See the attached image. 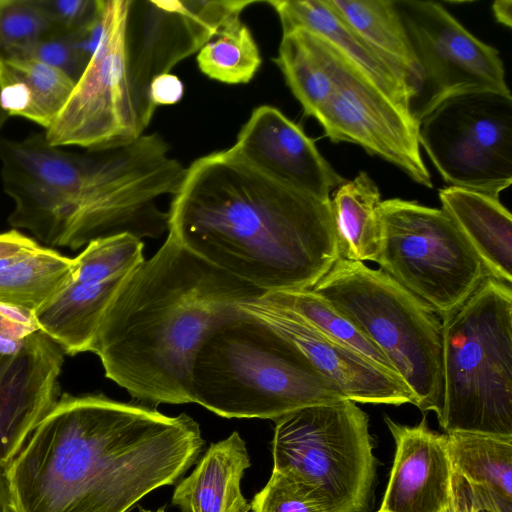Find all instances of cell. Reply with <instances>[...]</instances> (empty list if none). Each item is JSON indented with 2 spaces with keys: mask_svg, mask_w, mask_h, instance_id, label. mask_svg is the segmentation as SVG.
I'll return each instance as SVG.
<instances>
[{
  "mask_svg": "<svg viewBox=\"0 0 512 512\" xmlns=\"http://www.w3.org/2000/svg\"><path fill=\"white\" fill-rule=\"evenodd\" d=\"M124 278L71 282L33 313L38 330L65 355L88 352L102 315Z\"/></svg>",
  "mask_w": 512,
  "mask_h": 512,
  "instance_id": "44dd1931",
  "label": "cell"
},
{
  "mask_svg": "<svg viewBox=\"0 0 512 512\" xmlns=\"http://www.w3.org/2000/svg\"><path fill=\"white\" fill-rule=\"evenodd\" d=\"M377 512H380V511H377Z\"/></svg>",
  "mask_w": 512,
  "mask_h": 512,
  "instance_id": "b9f144b4",
  "label": "cell"
},
{
  "mask_svg": "<svg viewBox=\"0 0 512 512\" xmlns=\"http://www.w3.org/2000/svg\"><path fill=\"white\" fill-rule=\"evenodd\" d=\"M169 150L158 133L80 153L51 146L43 132L1 137L0 179L13 203L8 224L71 250L124 232L158 237L168 213L157 200L174 195L186 171Z\"/></svg>",
  "mask_w": 512,
  "mask_h": 512,
  "instance_id": "3957f363",
  "label": "cell"
},
{
  "mask_svg": "<svg viewBox=\"0 0 512 512\" xmlns=\"http://www.w3.org/2000/svg\"><path fill=\"white\" fill-rule=\"evenodd\" d=\"M384 420L395 442V455L378 511L454 512L447 435L430 430L425 418L415 426L388 416Z\"/></svg>",
  "mask_w": 512,
  "mask_h": 512,
  "instance_id": "e0dca14e",
  "label": "cell"
},
{
  "mask_svg": "<svg viewBox=\"0 0 512 512\" xmlns=\"http://www.w3.org/2000/svg\"><path fill=\"white\" fill-rule=\"evenodd\" d=\"M9 116L2 110L0 106V129L3 127Z\"/></svg>",
  "mask_w": 512,
  "mask_h": 512,
  "instance_id": "f35d334b",
  "label": "cell"
},
{
  "mask_svg": "<svg viewBox=\"0 0 512 512\" xmlns=\"http://www.w3.org/2000/svg\"><path fill=\"white\" fill-rule=\"evenodd\" d=\"M385 355L421 411L443 405L442 322L433 309L381 268L339 257L312 288Z\"/></svg>",
  "mask_w": 512,
  "mask_h": 512,
  "instance_id": "52a82bcc",
  "label": "cell"
},
{
  "mask_svg": "<svg viewBox=\"0 0 512 512\" xmlns=\"http://www.w3.org/2000/svg\"><path fill=\"white\" fill-rule=\"evenodd\" d=\"M282 33L305 28L329 41L399 105L412 111L418 92L406 76L386 62L328 0H268Z\"/></svg>",
  "mask_w": 512,
  "mask_h": 512,
  "instance_id": "ac0fdd59",
  "label": "cell"
},
{
  "mask_svg": "<svg viewBox=\"0 0 512 512\" xmlns=\"http://www.w3.org/2000/svg\"><path fill=\"white\" fill-rule=\"evenodd\" d=\"M0 512H16L6 469L0 467Z\"/></svg>",
  "mask_w": 512,
  "mask_h": 512,
  "instance_id": "8d00e7d4",
  "label": "cell"
},
{
  "mask_svg": "<svg viewBox=\"0 0 512 512\" xmlns=\"http://www.w3.org/2000/svg\"><path fill=\"white\" fill-rule=\"evenodd\" d=\"M478 512H492V511L487 510V509H480Z\"/></svg>",
  "mask_w": 512,
  "mask_h": 512,
  "instance_id": "60d3db41",
  "label": "cell"
},
{
  "mask_svg": "<svg viewBox=\"0 0 512 512\" xmlns=\"http://www.w3.org/2000/svg\"><path fill=\"white\" fill-rule=\"evenodd\" d=\"M144 244L124 232L90 241L74 257L73 282H104L124 278L143 260Z\"/></svg>",
  "mask_w": 512,
  "mask_h": 512,
  "instance_id": "f1b7e54d",
  "label": "cell"
},
{
  "mask_svg": "<svg viewBox=\"0 0 512 512\" xmlns=\"http://www.w3.org/2000/svg\"><path fill=\"white\" fill-rule=\"evenodd\" d=\"M444 209L470 242L491 277L512 284V216L499 198L459 187L439 190Z\"/></svg>",
  "mask_w": 512,
  "mask_h": 512,
  "instance_id": "ffe728a7",
  "label": "cell"
},
{
  "mask_svg": "<svg viewBox=\"0 0 512 512\" xmlns=\"http://www.w3.org/2000/svg\"><path fill=\"white\" fill-rule=\"evenodd\" d=\"M230 148L261 172L321 200H331L346 181L303 129L271 105L253 109Z\"/></svg>",
  "mask_w": 512,
  "mask_h": 512,
  "instance_id": "2e32d148",
  "label": "cell"
},
{
  "mask_svg": "<svg viewBox=\"0 0 512 512\" xmlns=\"http://www.w3.org/2000/svg\"><path fill=\"white\" fill-rule=\"evenodd\" d=\"M196 61L204 75L226 84L250 82L262 63L254 37L241 19L205 43Z\"/></svg>",
  "mask_w": 512,
  "mask_h": 512,
  "instance_id": "83f0119b",
  "label": "cell"
},
{
  "mask_svg": "<svg viewBox=\"0 0 512 512\" xmlns=\"http://www.w3.org/2000/svg\"><path fill=\"white\" fill-rule=\"evenodd\" d=\"M65 353L42 331L0 354V467L7 468L60 397Z\"/></svg>",
  "mask_w": 512,
  "mask_h": 512,
  "instance_id": "9a60e30c",
  "label": "cell"
},
{
  "mask_svg": "<svg viewBox=\"0 0 512 512\" xmlns=\"http://www.w3.org/2000/svg\"><path fill=\"white\" fill-rule=\"evenodd\" d=\"M273 471L305 486L328 512H364L376 458L369 417L355 402L304 407L277 419Z\"/></svg>",
  "mask_w": 512,
  "mask_h": 512,
  "instance_id": "ba28073f",
  "label": "cell"
},
{
  "mask_svg": "<svg viewBox=\"0 0 512 512\" xmlns=\"http://www.w3.org/2000/svg\"><path fill=\"white\" fill-rule=\"evenodd\" d=\"M240 307L290 340L346 399L396 406L416 404L412 391L400 377L325 337L294 312L269 301L264 294L241 303Z\"/></svg>",
  "mask_w": 512,
  "mask_h": 512,
  "instance_id": "5bb4252c",
  "label": "cell"
},
{
  "mask_svg": "<svg viewBox=\"0 0 512 512\" xmlns=\"http://www.w3.org/2000/svg\"><path fill=\"white\" fill-rule=\"evenodd\" d=\"M51 33H67L89 22L97 13L98 0H38Z\"/></svg>",
  "mask_w": 512,
  "mask_h": 512,
  "instance_id": "d6a6232c",
  "label": "cell"
},
{
  "mask_svg": "<svg viewBox=\"0 0 512 512\" xmlns=\"http://www.w3.org/2000/svg\"><path fill=\"white\" fill-rule=\"evenodd\" d=\"M493 15L496 21L508 28L512 26V1L497 0L492 5Z\"/></svg>",
  "mask_w": 512,
  "mask_h": 512,
  "instance_id": "74e56055",
  "label": "cell"
},
{
  "mask_svg": "<svg viewBox=\"0 0 512 512\" xmlns=\"http://www.w3.org/2000/svg\"><path fill=\"white\" fill-rule=\"evenodd\" d=\"M250 504L251 512H328L307 486L276 471Z\"/></svg>",
  "mask_w": 512,
  "mask_h": 512,
  "instance_id": "4dcf8cb0",
  "label": "cell"
},
{
  "mask_svg": "<svg viewBox=\"0 0 512 512\" xmlns=\"http://www.w3.org/2000/svg\"><path fill=\"white\" fill-rule=\"evenodd\" d=\"M380 220L381 239L375 263L440 318L490 276L444 209L392 198L381 201Z\"/></svg>",
  "mask_w": 512,
  "mask_h": 512,
  "instance_id": "9c48e42d",
  "label": "cell"
},
{
  "mask_svg": "<svg viewBox=\"0 0 512 512\" xmlns=\"http://www.w3.org/2000/svg\"><path fill=\"white\" fill-rule=\"evenodd\" d=\"M328 2L369 46L406 76L419 95L422 85L421 68L395 0Z\"/></svg>",
  "mask_w": 512,
  "mask_h": 512,
  "instance_id": "d4e9b609",
  "label": "cell"
},
{
  "mask_svg": "<svg viewBox=\"0 0 512 512\" xmlns=\"http://www.w3.org/2000/svg\"><path fill=\"white\" fill-rule=\"evenodd\" d=\"M419 143L449 186L499 198L512 183V96L451 97L419 120Z\"/></svg>",
  "mask_w": 512,
  "mask_h": 512,
  "instance_id": "8fae6325",
  "label": "cell"
},
{
  "mask_svg": "<svg viewBox=\"0 0 512 512\" xmlns=\"http://www.w3.org/2000/svg\"><path fill=\"white\" fill-rule=\"evenodd\" d=\"M332 72L313 116L330 141L356 144L417 184L433 188L420 151L419 121L412 111L395 102L339 50Z\"/></svg>",
  "mask_w": 512,
  "mask_h": 512,
  "instance_id": "7c38bea8",
  "label": "cell"
},
{
  "mask_svg": "<svg viewBox=\"0 0 512 512\" xmlns=\"http://www.w3.org/2000/svg\"><path fill=\"white\" fill-rule=\"evenodd\" d=\"M190 399L221 417L276 421L346 398L290 340L242 309L201 343L191 368Z\"/></svg>",
  "mask_w": 512,
  "mask_h": 512,
  "instance_id": "5b68a950",
  "label": "cell"
},
{
  "mask_svg": "<svg viewBox=\"0 0 512 512\" xmlns=\"http://www.w3.org/2000/svg\"><path fill=\"white\" fill-rule=\"evenodd\" d=\"M269 301L284 307L325 337L357 352L382 369L399 377L392 364L348 318L312 289L264 293Z\"/></svg>",
  "mask_w": 512,
  "mask_h": 512,
  "instance_id": "4316f807",
  "label": "cell"
},
{
  "mask_svg": "<svg viewBox=\"0 0 512 512\" xmlns=\"http://www.w3.org/2000/svg\"><path fill=\"white\" fill-rule=\"evenodd\" d=\"M168 234L265 293L312 289L340 257L331 200L294 189L231 148L186 168Z\"/></svg>",
  "mask_w": 512,
  "mask_h": 512,
  "instance_id": "7a4b0ae2",
  "label": "cell"
},
{
  "mask_svg": "<svg viewBox=\"0 0 512 512\" xmlns=\"http://www.w3.org/2000/svg\"><path fill=\"white\" fill-rule=\"evenodd\" d=\"M50 33L38 0H0V58L24 57Z\"/></svg>",
  "mask_w": 512,
  "mask_h": 512,
  "instance_id": "f546056e",
  "label": "cell"
},
{
  "mask_svg": "<svg viewBox=\"0 0 512 512\" xmlns=\"http://www.w3.org/2000/svg\"><path fill=\"white\" fill-rule=\"evenodd\" d=\"M74 259L54 248L15 256L0 268V304L34 313L72 282Z\"/></svg>",
  "mask_w": 512,
  "mask_h": 512,
  "instance_id": "484cf974",
  "label": "cell"
},
{
  "mask_svg": "<svg viewBox=\"0 0 512 512\" xmlns=\"http://www.w3.org/2000/svg\"><path fill=\"white\" fill-rule=\"evenodd\" d=\"M453 471L492 512H512V436L447 433Z\"/></svg>",
  "mask_w": 512,
  "mask_h": 512,
  "instance_id": "603a6c76",
  "label": "cell"
},
{
  "mask_svg": "<svg viewBox=\"0 0 512 512\" xmlns=\"http://www.w3.org/2000/svg\"><path fill=\"white\" fill-rule=\"evenodd\" d=\"M422 72L419 121L445 100L467 93L511 95L499 51L471 34L439 2L395 0Z\"/></svg>",
  "mask_w": 512,
  "mask_h": 512,
  "instance_id": "4fadbf2b",
  "label": "cell"
},
{
  "mask_svg": "<svg viewBox=\"0 0 512 512\" xmlns=\"http://www.w3.org/2000/svg\"><path fill=\"white\" fill-rule=\"evenodd\" d=\"M381 201L378 186L364 171L333 192L331 209L340 257L375 262L381 239Z\"/></svg>",
  "mask_w": 512,
  "mask_h": 512,
  "instance_id": "cb8c5ba5",
  "label": "cell"
},
{
  "mask_svg": "<svg viewBox=\"0 0 512 512\" xmlns=\"http://www.w3.org/2000/svg\"><path fill=\"white\" fill-rule=\"evenodd\" d=\"M204 446L186 413L65 393L6 474L16 512H129L179 482Z\"/></svg>",
  "mask_w": 512,
  "mask_h": 512,
  "instance_id": "6da1fadb",
  "label": "cell"
},
{
  "mask_svg": "<svg viewBox=\"0 0 512 512\" xmlns=\"http://www.w3.org/2000/svg\"><path fill=\"white\" fill-rule=\"evenodd\" d=\"M447 432L512 436V288L491 276L441 318Z\"/></svg>",
  "mask_w": 512,
  "mask_h": 512,
  "instance_id": "8992f818",
  "label": "cell"
},
{
  "mask_svg": "<svg viewBox=\"0 0 512 512\" xmlns=\"http://www.w3.org/2000/svg\"><path fill=\"white\" fill-rule=\"evenodd\" d=\"M454 512H478L485 509L483 501L470 485L457 473H453Z\"/></svg>",
  "mask_w": 512,
  "mask_h": 512,
  "instance_id": "d590c367",
  "label": "cell"
},
{
  "mask_svg": "<svg viewBox=\"0 0 512 512\" xmlns=\"http://www.w3.org/2000/svg\"><path fill=\"white\" fill-rule=\"evenodd\" d=\"M265 292L192 253L168 234L122 281L89 352L106 378L137 401L186 404L195 355L240 304Z\"/></svg>",
  "mask_w": 512,
  "mask_h": 512,
  "instance_id": "277c9868",
  "label": "cell"
},
{
  "mask_svg": "<svg viewBox=\"0 0 512 512\" xmlns=\"http://www.w3.org/2000/svg\"><path fill=\"white\" fill-rule=\"evenodd\" d=\"M251 466L246 443L237 431L211 444L172 495L181 512H249L240 482Z\"/></svg>",
  "mask_w": 512,
  "mask_h": 512,
  "instance_id": "d6986e66",
  "label": "cell"
},
{
  "mask_svg": "<svg viewBox=\"0 0 512 512\" xmlns=\"http://www.w3.org/2000/svg\"><path fill=\"white\" fill-rule=\"evenodd\" d=\"M75 81L30 57L0 58V106L47 130L65 105Z\"/></svg>",
  "mask_w": 512,
  "mask_h": 512,
  "instance_id": "7402d4cb",
  "label": "cell"
},
{
  "mask_svg": "<svg viewBox=\"0 0 512 512\" xmlns=\"http://www.w3.org/2000/svg\"><path fill=\"white\" fill-rule=\"evenodd\" d=\"M139 512H165V507H160L156 511L147 510L144 508H139Z\"/></svg>",
  "mask_w": 512,
  "mask_h": 512,
  "instance_id": "ab89813d",
  "label": "cell"
},
{
  "mask_svg": "<svg viewBox=\"0 0 512 512\" xmlns=\"http://www.w3.org/2000/svg\"><path fill=\"white\" fill-rule=\"evenodd\" d=\"M129 5L130 0H101L99 44L65 105L43 132L51 146L109 148L138 138L150 124L156 110L140 98L128 65Z\"/></svg>",
  "mask_w": 512,
  "mask_h": 512,
  "instance_id": "30bf717a",
  "label": "cell"
},
{
  "mask_svg": "<svg viewBox=\"0 0 512 512\" xmlns=\"http://www.w3.org/2000/svg\"><path fill=\"white\" fill-rule=\"evenodd\" d=\"M183 93L182 81L171 73L156 76L150 84V98L156 107L178 103L182 99Z\"/></svg>",
  "mask_w": 512,
  "mask_h": 512,
  "instance_id": "836d02e7",
  "label": "cell"
},
{
  "mask_svg": "<svg viewBox=\"0 0 512 512\" xmlns=\"http://www.w3.org/2000/svg\"><path fill=\"white\" fill-rule=\"evenodd\" d=\"M24 57L34 58L53 66L75 82L88 64L78 53L71 32L46 35L33 45Z\"/></svg>",
  "mask_w": 512,
  "mask_h": 512,
  "instance_id": "1f68e13d",
  "label": "cell"
},
{
  "mask_svg": "<svg viewBox=\"0 0 512 512\" xmlns=\"http://www.w3.org/2000/svg\"><path fill=\"white\" fill-rule=\"evenodd\" d=\"M41 246L33 237L16 229L0 233V259L34 251Z\"/></svg>",
  "mask_w": 512,
  "mask_h": 512,
  "instance_id": "e575fe53",
  "label": "cell"
}]
</instances>
